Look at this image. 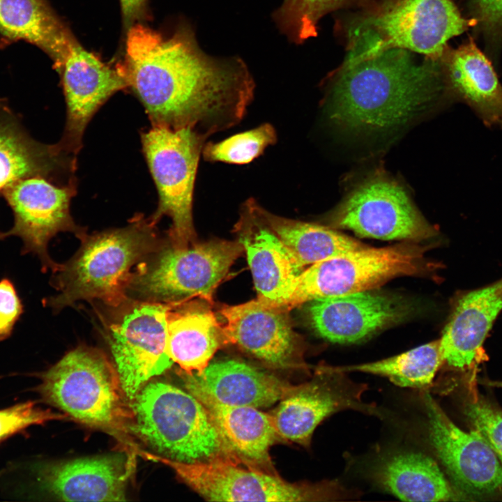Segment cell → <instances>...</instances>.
<instances>
[{
  "mask_svg": "<svg viewBox=\"0 0 502 502\" xmlns=\"http://www.w3.org/2000/svg\"><path fill=\"white\" fill-rule=\"evenodd\" d=\"M59 70L66 103V123L59 143L76 157L93 115L112 95L128 86L119 66L112 68L73 38Z\"/></svg>",
  "mask_w": 502,
  "mask_h": 502,
  "instance_id": "9a60e30c",
  "label": "cell"
},
{
  "mask_svg": "<svg viewBox=\"0 0 502 502\" xmlns=\"http://www.w3.org/2000/svg\"><path fill=\"white\" fill-rule=\"evenodd\" d=\"M443 363L439 339L380 360L331 369L379 375L401 387L423 388L432 382Z\"/></svg>",
  "mask_w": 502,
  "mask_h": 502,
  "instance_id": "f546056e",
  "label": "cell"
},
{
  "mask_svg": "<svg viewBox=\"0 0 502 502\" xmlns=\"http://www.w3.org/2000/svg\"><path fill=\"white\" fill-rule=\"evenodd\" d=\"M372 0H284L273 13L279 30L297 45L316 37L318 23L327 13L341 8H364Z\"/></svg>",
  "mask_w": 502,
  "mask_h": 502,
  "instance_id": "4dcf8cb0",
  "label": "cell"
},
{
  "mask_svg": "<svg viewBox=\"0 0 502 502\" xmlns=\"http://www.w3.org/2000/svg\"><path fill=\"white\" fill-rule=\"evenodd\" d=\"M443 73L441 59L425 56L418 61L404 49L364 57L346 55L328 83V114L341 126L357 132L397 128L441 95Z\"/></svg>",
  "mask_w": 502,
  "mask_h": 502,
  "instance_id": "7a4b0ae2",
  "label": "cell"
},
{
  "mask_svg": "<svg viewBox=\"0 0 502 502\" xmlns=\"http://www.w3.org/2000/svg\"><path fill=\"white\" fill-rule=\"evenodd\" d=\"M277 139L275 128L266 123L219 142L205 143L201 155L208 162L245 165L258 158Z\"/></svg>",
  "mask_w": 502,
  "mask_h": 502,
  "instance_id": "1f68e13d",
  "label": "cell"
},
{
  "mask_svg": "<svg viewBox=\"0 0 502 502\" xmlns=\"http://www.w3.org/2000/svg\"><path fill=\"white\" fill-rule=\"evenodd\" d=\"M208 137L190 128L154 126L141 135L143 152L158 192V208L151 218L172 220L171 245L185 248L194 243L192 221L195 181Z\"/></svg>",
  "mask_w": 502,
  "mask_h": 502,
  "instance_id": "ba28073f",
  "label": "cell"
},
{
  "mask_svg": "<svg viewBox=\"0 0 502 502\" xmlns=\"http://www.w3.org/2000/svg\"><path fill=\"white\" fill-rule=\"evenodd\" d=\"M326 370L324 378L303 383L269 413L281 440L309 446L314 429L328 416L347 409H370L360 400L363 386L351 382L344 372Z\"/></svg>",
  "mask_w": 502,
  "mask_h": 502,
  "instance_id": "ac0fdd59",
  "label": "cell"
},
{
  "mask_svg": "<svg viewBox=\"0 0 502 502\" xmlns=\"http://www.w3.org/2000/svg\"><path fill=\"white\" fill-rule=\"evenodd\" d=\"M0 31L38 45L59 70L73 38L43 0H0Z\"/></svg>",
  "mask_w": 502,
  "mask_h": 502,
  "instance_id": "83f0119b",
  "label": "cell"
},
{
  "mask_svg": "<svg viewBox=\"0 0 502 502\" xmlns=\"http://www.w3.org/2000/svg\"><path fill=\"white\" fill-rule=\"evenodd\" d=\"M23 313V304L13 282L0 280V342L10 336L16 322Z\"/></svg>",
  "mask_w": 502,
  "mask_h": 502,
  "instance_id": "e575fe53",
  "label": "cell"
},
{
  "mask_svg": "<svg viewBox=\"0 0 502 502\" xmlns=\"http://www.w3.org/2000/svg\"><path fill=\"white\" fill-rule=\"evenodd\" d=\"M402 298L371 290L310 301L308 315L314 330L333 343L367 340L409 314Z\"/></svg>",
  "mask_w": 502,
  "mask_h": 502,
  "instance_id": "2e32d148",
  "label": "cell"
},
{
  "mask_svg": "<svg viewBox=\"0 0 502 502\" xmlns=\"http://www.w3.org/2000/svg\"><path fill=\"white\" fill-rule=\"evenodd\" d=\"M428 435L455 486L464 494L482 496L502 491V464L476 430L458 427L427 392L423 395Z\"/></svg>",
  "mask_w": 502,
  "mask_h": 502,
  "instance_id": "5bb4252c",
  "label": "cell"
},
{
  "mask_svg": "<svg viewBox=\"0 0 502 502\" xmlns=\"http://www.w3.org/2000/svg\"><path fill=\"white\" fill-rule=\"evenodd\" d=\"M425 247L412 244L365 248L312 264L298 276L284 307H292L321 298L374 289L387 281L425 271Z\"/></svg>",
  "mask_w": 502,
  "mask_h": 502,
  "instance_id": "9c48e42d",
  "label": "cell"
},
{
  "mask_svg": "<svg viewBox=\"0 0 502 502\" xmlns=\"http://www.w3.org/2000/svg\"><path fill=\"white\" fill-rule=\"evenodd\" d=\"M75 191V182L59 184L42 176L17 181L2 195L13 211L14 222L9 230L0 231V240L19 237L23 243L22 254L37 256L43 271L54 273L59 264L48 254L49 241L61 231L73 232L80 239L86 234L70 213Z\"/></svg>",
  "mask_w": 502,
  "mask_h": 502,
  "instance_id": "7c38bea8",
  "label": "cell"
},
{
  "mask_svg": "<svg viewBox=\"0 0 502 502\" xmlns=\"http://www.w3.org/2000/svg\"><path fill=\"white\" fill-rule=\"evenodd\" d=\"M258 209L266 225L302 268L327 258L367 247L329 227L282 218L267 211L259 205Z\"/></svg>",
  "mask_w": 502,
  "mask_h": 502,
  "instance_id": "f1b7e54d",
  "label": "cell"
},
{
  "mask_svg": "<svg viewBox=\"0 0 502 502\" xmlns=\"http://www.w3.org/2000/svg\"><path fill=\"white\" fill-rule=\"evenodd\" d=\"M65 418L66 414L42 409L33 402L20 403L0 410V441L31 425H43Z\"/></svg>",
  "mask_w": 502,
  "mask_h": 502,
  "instance_id": "836d02e7",
  "label": "cell"
},
{
  "mask_svg": "<svg viewBox=\"0 0 502 502\" xmlns=\"http://www.w3.org/2000/svg\"><path fill=\"white\" fill-rule=\"evenodd\" d=\"M448 82L489 127L502 128V86L487 56L473 40L445 52L441 58Z\"/></svg>",
  "mask_w": 502,
  "mask_h": 502,
  "instance_id": "d4e9b609",
  "label": "cell"
},
{
  "mask_svg": "<svg viewBox=\"0 0 502 502\" xmlns=\"http://www.w3.org/2000/svg\"><path fill=\"white\" fill-rule=\"evenodd\" d=\"M142 455L172 469L180 480L210 501H322L346 496L345 489L335 481L291 483L275 473L243 467L236 459L188 463L145 452Z\"/></svg>",
  "mask_w": 502,
  "mask_h": 502,
  "instance_id": "52a82bcc",
  "label": "cell"
},
{
  "mask_svg": "<svg viewBox=\"0 0 502 502\" xmlns=\"http://www.w3.org/2000/svg\"><path fill=\"white\" fill-rule=\"evenodd\" d=\"M174 303H138L109 328L114 365L130 401L174 363L167 352V313Z\"/></svg>",
  "mask_w": 502,
  "mask_h": 502,
  "instance_id": "4fadbf2b",
  "label": "cell"
},
{
  "mask_svg": "<svg viewBox=\"0 0 502 502\" xmlns=\"http://www.w3.org/2000/svg\"><path fill=\"white\" fill-rule=\"evenodd\" d=\"M155 225L138 215L123 228L85 234L76 254L53 273L51 283L59 293L45 304L54 310L80 300L119 305L126 298L132 266L159 248Z\"/></svg>",
  "mask_w": 502,
  "mask_h": 502,
  "instance_id": "3957f363",
  "label": "cell"
},
{
  "mask_svg": "<svg viewBox=\"0 0 502 502\" xmlns=\"http://www.w3.org/2000/svg\"><path fill=\"white\" fill-rule=\"evenodd\" d=\"M131 460L122 455L79 458L33 465L39 489L66 501H126Z\"/></svg>",
  "mask_w": 502,
  "mask_h": 502,
  "instance_id": "d6986e66",
  "label": "cell"
},
{
  "mask_svg": "<svg viewBox=\"0 0 502 502\" xmlns=\"http://www.w3.org/2000/svg\"><path fill=\"white\" fill-rule=\"evenodd\" d=\"M287 310L264 298L225 306L220 314L228 342L259 360L279 368L301 366L298 342Z\"/></svg>",
  "mask_w": 502,
  "mask_h": 502,
  "instance_id": "e0dca14e",
  "label": "cell"
},
{
  "mask_svg": "<svg viewBox=\"0 0 502 502\" xmlns=\"http://www.w3.org/2000/svg\"><path fill=\"white\" fill-rule=\"evenodd\" d=\"M76 159L60 144H44L30 137L17 117L0 105V196L17 181L42 176L57 183L56 177H72Z\"/></svg>",
  "mask_w": 502,
  "mask_h": 502,
  "instance_id": "7402d4cb",
  "label": "cell"
},
{
  "mask_svg": "<svg viewBox=\"0 0 502 502\" xmlns=\"http://www.w3.org/2000/svg\"><path fill=\"white\" fill-rule=\"evenodd\" d=\"M131 402L135 414L132 432L158 455L188 463L219 457L239 459L205 406L189 392L151 381Z\"/></svg>",
  "mask_w": 502,
  "mask_h": 502,
  "instance_id": "8992f818",
  "label": "cell"
},
{
  "mask_svg": "<svg viewBox=\"0 0 502 502\" xmlns=\"http://www.w3.org/2000/svg\"><path fill=\"white\" fill-rule=\"evenodd\" d=\"M147 0H120L123 22L128 29L145 15Z\"/></svg>",
  "mask_w": 502,
  "mask_h": 502,
  "instance_id": "8d00e7d4",
  "label": "cell"
},
{
  "mask_svg": "<svg viewBox=\"0 0 502 502\" xmlns=\"http://www.w3.org/2000/svg\"><path fill=\"white\" fill-rule=\"evenodd\" d=\"M188 391L201 392L228 405L267 407L296 393L303 386L291 385L248 363L226 360L209 363L201 372H182Z\"/></svg>",
  "mask_w": 502,
  "mask_h": 502,
  "instance_id": "44dd1931",
  "label": "cell"
},
{
  "mask_svg": "<svg viewBox=\"0 0 502 502\" xmlns=\"http://www.w3.org/2000/svg\"><path fill=\"white\" fill-rule=\"evenodd\" d=\"M119 68L152 126L190 128L206 137L238 123L254 96L245 63L206 54L187 24L167 36L135 23Z\"/></svg>",
  "mask_w": 502,
  "mask_h": 502,
  "instance_id": "6da1fadb",
  "label": "cell"
},
{
  "mask_svg": "<svg viewBox=\"0 0 502 502\" xmlns=\"http://www.w3.org/2000/svg\"><path fill=\"white\" fill-rule=\"evenodd\" d=\"M465 413L502 464V411L480 398L469 401Z\"/></svg>",
  "mask_w": 502,
  "mask_h": 502,
  "instance_id": "d6a6232c",
  "label": "cell"
},
{
  "mask_svg": "<svg viewBox=\"0 0 502 502\" xmlns=\"http://www.w3.org/2000/svg\"><path fill=\"white\" fill-rule=\"evenodd\" d=\"M476 13L490 31L502 33V0H472Z\"/></svg>",
  "mask_w": 502,
  "mask_h": 502,
  "instance_id": "d590c367",
  "label": "cell"
},
{
  "mask_svg": "<svg viewBox=\"0 0 502 502\" xmlns=\"http://www.w3.org/2000/svg\"><path fill=\"white\" fill-rule=\"evenodd\" d=\"M372 476L383 489L404 501H447L456 496L437 463L421 452L385 455L374 465Z\"/></svg>",
  "mask_w": 502,
  "mask_h": 502,
  "instance_id": "484cf974",
  "label": "cell"
},
{
  "mask_svg": "<svg viewBox=\"0 0 502 502\" xmlns=\"http://www.w3.org/2000/svg\"><path fill=\"white\" fill-rule=\"evenodd\" d=\"M176 303L167 313V352L183 372H201L228 342L224 328L212 311L195 306L174 310Z\"/></svg>",
  "mask_w": 502,
  "mask_h": 502,
  "instance_id": "4316f807",
  "label": "cell"
},
{
  "mask_svg": "<svg viewBox=\"0 0 502 502\" xmlns=\"http://www.w3.org/2000/svg\"><path fill=\"white\" fill-rule=\"evenodd\" d=\"M243 251L238 241L211 240L185 248L169 245L137 269L128 288L153 302L198 296L211 303L213 291Z\"/></svg>",
  "mask_w": 502,
  "mask_h": 502,
  "instance_id": "30bf717a",
  "label": "cell"
},
{
  "mask_svg": "<svg viewBox=\"0 0 502 502\" xmlns=\"http://www.w3.org/2000/svg\"><path fill=\"white\" fill-rule=\"evenodd\" d=\"M189 393L205 406L227 446L243 464L275 473L269 450L281 439L270 413L252 406L225 404L201 392Z\"/></svg>",
  "mask_w": 502,
  "mask_h": 502,
  "instance_id": "cb8c5ba5",
  "label": "cell"
},
{
  "mask_svg": "<svg viewBox=\"0 0 502 502\" xmlns=\"http://www.w3.org/2000/svg\"><path fill=\"white\" fill-rule=\"evenodd\" d=\"M328 222L331 227L381 240L419 241L436 234L403 187L380 171L356 184L330 213Z\"/></svg>",
  "mask_w": 502,
  "mask_h": 502,
  "instance_id": "8fae6325",
  "label": "cell"
},
{
  "mask_svg": "<svg viewBox=\"0 0 502 502\" xmlns=\"http://www.w3.org/2000/svg\"><path fill=\"white\" fill-rule=\"evenodd\" d=\"M501 310L502 279L464 294L440 339L443 363L459 370L472 366Z\"/></svg>",
  "mask_w": 502,
  "mask_h": 502,
  "instance_id": "603a6c76",
  "label": "cell"
},
{
  "mask_svg": "<svg viewBox=\"0 0 502 502\" xmlns=\"http://www.w3.org/2000/svg\"><path fill=\"white\" fill-rule=\"evenodd\" d=\"M259 204L247 200L237 224L238 241L246 252L258 297L284 307L303 271L261 216Z\"/></svg>",
  "mask_w": 502,
  "mask_h": 502,
  "instance_id": "ffe728a7",
  "label": "cell"
},
{
  "mask_svg": "<svg viewBox=\"0 0 502 502\" xmlns=\"http://www.w3.org/2000/svg\"><path fill=\"white\" fill-rule=\"evenodd\" d=\"M470 24L451 0L372 1L347 21V54L364 57L400 48L439 60L447 42Z\"/></svg>",
  "mask_w": 502,
  "mask_h": 502,
  "instance_id": "277c9868",
  "label": "cell"
},
{
  "mask_svg": "<svg viewBox=\"0 0 502 502\" xmlns=\"http://www.w3.org/2000/svg\"><path fill=\"white\" fill-rule=\"evenodd\" d=\"M38 392L50 404L118 439L132 432L135 414L116 370L100 350L79 346L41 376Z\"/></svg>",
  "mask_w": 502,
  "mask_h": 502,
  "instance_id": "5b68a950",
  "label": "cell"
}]
</instances>
